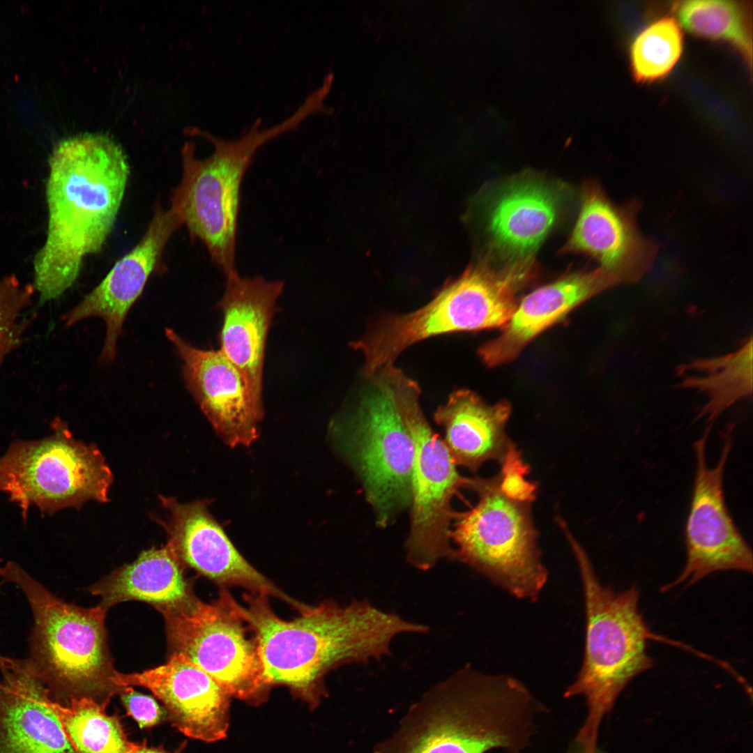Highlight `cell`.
<instances>
[{"label":"cell","instance_id":"cell-1","mask_svg":"<svg viewBox=\"0 0 753 753\" xmlns=\"http://www.w3.org/2000/svg\"><path fill=\"white\" fill-rule=\"evenodd\" d=\"M242 614L256 641L266 684L283 685L314 708L324 695L328 672L347 664L380 660L393 639L429 628L381 609L367 600L328 601L283 620L268 597L243 595Z\"/></svg>","mask_w":753,"mask_h":753},{"label":"cell","instance_id":"cell-2","mask_svg":"<svg viewBox=\"0 0 753 753\" xmlns=\"http://www.w3.org/2000/svg\"><path fill=\"white\" fill-rule=\"evenodd\" d=\"M49 165L47 238L33 262V287L43 303L70 288L84 259L102 250L116 221L130 174L121 146L102 133L61 140Z\"/></svg>","mask_w":753,"mask_h":753},{"label":"cell","instance_id":"cell-3","mask_svg":"<svg viewBox=\"0 0 753 753\" xmlns=\"http://www.w3.org/2000/svg\"><path fill=\"white\" fill-rule=\"evenodd\" d=\"M545 708L517 678L466 665L426 691L374 753H522Z\"/></svg>","mask_w":753,"mask_h":753},{"label":"cell","instance_id":"cell-4","mask_svg":"<svg viewBox=\"0 0 753 753\" xmlns=\"http://www.w3.org/2000/svg\"><path fill=\"white\" fill-rule=\"evenodd\" d=\"M563 532L578 565L586 619L582 664L563 697L585 699L588 713L575 741L583 753H594L602 721L618 697L631 680L653 666L648 641L686 646L655 634L639 611L637 587L618 592L604 585L583 547L568 528Z\"/></svg>","mask_w":753,"mask_h":753},{"label":"cell","instance_id":"cell-5","mask_svg":"<svg viewBox=\"0 0 753 753\" xmlns=\"http://www.w3.org/2000/svg\"><path fill=\"white\" fill-rule=\"evenodd\" d=\"M0 577L17 585L31 607V669L56 703L86 698L107 708L126 687L114 683L105 625L107 609L83 608L54 595L19 564L0 567Z\"/></svg>","mask_w":753,"mask_h":753},{"label":"cell","instance_id":"cell-6","mask_svg":"<svg viewBox=\"0 0 753 753\" xmlns=\"http://www.w3.org/2000/svg\"><path fill=\"white\" fill-rule=\"evenodd\" d=\"M314 103L305 99L282 121L261 128V119L234 139H225L195 127L188 133L207 140L213 153L196 155V145L186 142L181 149L182 175L171 204L178 213L193 240L206 247L213 262L225 277L237 272L236 236L241 186L257 151L271 140L295 130L315 114Z\"/></svg>","mask_w":753,"mask_h":753},{"label":"cell","instance_id":"cell-7","mask_svg":"<svg viewBox=\"0 0 753 753\" xmlns=\"http://www.w3.org/2000/svg\"><path fill=\"white\" fill-rule=\"evenodd\" d=\"M533 275L519 264L478 263L423 307L381 319L366 334L368 351L379 363L393 364L410 346L433 336L504 327L519 304V293Z\"/></svg>","mask_w":753,"mask_h":753},{"label":"cell","instance_id":"cell-8","mask_svg":"<svg viewBox=\"0 0 753 753\" xmlns=\"http://www.w3.org/2000/svg\"><path fill=\"white\" fill-rule=\"evenodd\" d=\"M478 496L469 510L455 512L449 533L450 558L473 569L513 597L535 601L548 581L530 504L509 500L499 476L472 478Z\"/></svg>","mask_w":753,"mask_h":753},{"label":"cell","instance_id":"cell-9","mask_svg":"<svg viewBox=\"0 0 753 753\" xmlns=\"http://www.w3.org/2000/svg\"><path fill=\"white\" fill-rule=\"evenodd\" d=\"M50 427L43 438L12 441L0 457V492L18 506L24 524L32 505L52 515L109 501L113 474L100 450L76 439L60 418Z\"/></svg>","mask_w":753,"mask_h":753},{"label":"cell","instance_id":"cell-10","mask_svg":"<svg viewBox=\"0 0 753 753\" xmlns=\"http://www.w3.org/2000/svg\"><path fill=\"white\" fill-rule=\"evenodd\" d=\"M383 374L413 442L406 558L415 568L426 571L450 556L449 533L455 512L451 501L461 489H469L472 478L460 475L443 439L428 423L420 406L418 383L395 365L385 368Z\"/></svg>","mask_w":753,"mask_h":753},{"label":"cell","instance_id":"cell-11","mask_svg":"<svg viewBox=\"0 0 753 753\" xmlns=\"http://www.w3.org/2000/svg\"><path fill=\"white\" fill-rule=\"evenodd\" d=\"M357 406L332 431L358 474L376 524L386 527L411 503L413 442L379 370L370 376Z\"/></svg>","mask_w":753,"mask_h":753},{"label":"cell","instance_id":"cell-12","mask_svg":"<svg viewBox=\"0 0 753 753\" xmlns=\"http://www.w3.org/2000/svg\"><path fill=\"white\" fill-rule=\"evenodd\" d=\"M165 621L172 654H181L211 676L231 697L262 703L266 684L257 646L238 604L226 588L217 599L188 601L158 609Z\"/></svg>","mask_w":753,"mask_h":753},{"label":"cell","instance_id":"cell-13","mask_svg":"<svg viewBox=\"0 0 753 753\" xmlns=\"http://www.w3.org/2000/svg\"><path fill=\"white\" fill-rule=\"evenodd\" d=\"M711 429L708 427L693 446L696 472L685 529V564L676 579L662 586V592L680 584L693 585L713 572H752V549L736 525L725 501L724 474L733 443L731 429L723 434L717 464L710 466L706 449Z\"/></svg>","mask_w":753,"mask_h":753},{"label":"cell","instance_id":"cell-14","mask_svg":"<svg viewBox=\"0 0 753 753\" xmlns=\"http://www.w3.org/2000/svg\"><path fill=\"white\" fill-rule=\"evenodd\" d=\"M160 499L169 513L164 524L167 544L183 565L222 588L240 586L274 597L298 611L305 607V604L287 595L244 558L209 511L206 499L181 503L172 497Z\"/></svg>","mask_w":753,"mask_h":753},{"label":"cell","instance_id":"cell-15","mask_svg":"<svg viewBox=\"0 0 753 753\" xmlns=\"http://www.w3.org/2000/svg\"><path fill=\"white\" fill-rule=\"evenodd\" d=\"M183 226L177 211L158 204L141 239L120 258L104 279L75 307L66 313L67 326L90 317L101 318L106 335L100 360L112 361L128 312L141 296L150 276L158 265L166 245Z\"/></svg>","mask_w":753,"mask_h":753},{"label":"cell","instance_id":"cell-16","mask_svg":"<svg viewBox=\"0 0 753 753\" xmlns=\"http://www.w3.org/2000/svg\"><path fill=\"white\" fill-rule=\"evenodd\" d=\"M639 209L636 201L616 204L598 184L586 183L578 219L561 252L591 257L621 284L639 282L651 268L657 252V244L639 229Z\"/></svg>","mask_w":753,"mask_h":753},{"label":"cell","instance_id":"cell-17","mask_svg":"<svg viewBox=\"0 0 753 753\" xmlns=\"http://www.w3.org/2000/svg\"><path fill=\"white\" fill-rule=\"evenodd\" d=\"M165 335L183 363L186 386L218 436L231 448L251 446L264 412L254 405L239 370L220 349L197 348L171 328Z\"/></svg>","mask_w":753,"mask_h":753},{"label":"cell","instance_id":"cell-18","mask_svg":"<svg viewBox=\"0 0 753 753\" xmlns=\"http://www.w3.org/2000/svg\"><path fill=\"white\" fill-rule=\"evenodd\" d=\"M114 683L151 690L164 703L171 724L188 737L213 743L227 735L231 696L181 654H172L165 664L142 672L116 671Z\"/></svg>","mask_w":753,"mask_h":753},{"label":"cell","instance_id":"cell-19","mask_svg":"<svg viewBox=\"0 0 753 753\" xmlns=\"http://www.w3.org/2000/svg\"><path fill=\"white\" fill-rule=\"evenodd\" d=\"M226 277L218 307L223 321L220 350L236 367L258 409L263 405V375L268 330L284 282L237 272Z\"/></svg>","mask_w":753,"mask_h":753},{"label":"cell","instance_id":"cell-20","mask_svg":"<svg viewBox=\"0 0 753 753\" xmlns=\"http://www.w3.org/2000/svg\"><path fill=\"white\" fill-rule=\"evenodd\" d=\"M619 284L616 276L599 266L565 274L535 289L519 301L501 333L480 347V358L489 367L512 360L527 344L577 306Z\"/></svg>","mask_w":753,"mask_h":753},{"label":"cell","instance_id":"cell-21","mask_svg":"<svg viewBox=\"0 0 753 753\" xmlns=\"http://www.w3.org/2000/svg\"><path fill=\"white\" fill-rule=\"evenodd\" d=\"M2 674L0 753H77L28 660H15Z\"/></svg>","mask_w":753,"mask_h":753},{"label":"cell","instance_id":"cell-22","mask_svg":"<svg viewBox=\"0 0 753 753\" xmlns=\"http://www.w3.org/2000/svg\"><path fill=\"white\" fill-rule=\"evenodd\" d=\"M509 184L489 213L492 245L508 263L533 261L560 216L567 192L563 185L541 178H522Z\"/></svg>","mask_w":753,"mask_h":753},{"label":"cell","instance_id":"cell-23","mask_svg":"<svg viewBox=\"0 0 753 753\" xmlns=\"http://www.w3.org/2000/svg\"><path fill=\"white\" fill-rule=\"evenodd\" d=\"M511 413L507 401L488 404L476 393L458 390L436 410L443 441L457 466L476 471L490 459L501 461L508 442L505 427Z\"/></svg>","mask_w":753,"mask_h":753},{"label":"cell","instance_id":"cell-24","mask_svg":"<svg viewBox=\"0 0 753 753\" xmlns=\"http://www.w3.org/2000/svg\"><path fill=\"white\" fill-rule=\"evenodd\" d=\"M108 609L127 600H139L155 609L173 606L194 597L183 574V565L167 544L144 551L132 563L113 572L89 588Z\"/></svg>","mask_w":753,"mask_h":753},{"label":"cell","instance_id":"cell-25","mask_svg":"<svg viewBox=\"0 0 753 753\" xmlns=\"http://www.w3.org/2000/svg\"><path fill=\"white\" fill-rule=\"evenodd\" d=\"M752 336L727 354L697 358L678 368L680 388L697 390L706 397L698 418L713 426L725 411L751 397L753 387Z\"/></svg>","mask_w":753,"mask_h":753},{"label":"cell","instance_id":"cell-26","mask_svg":"<svg viewBox=\"0 0 753 753\" xmlns=\"http://www.w3.org/2000/svg\"><path fill=\"white\" fill-rule=\"evenodd\" d=\"M106 708L82 698L66 705L55 702L63 730L77 753H130L129 740L118 715H109Z\"/></svg>","mask_w":753,"mask_h":753},{"label":"cell","instance_id":"cell-27","mask_svg":"<svg viewBox=\"0 0 753 753\" xmlns=\"http://www.w3.org/2000/svg\"><path fill=\"white\" fill-rule=\"evenodd\" d=\"M680 23L697 36L724 40L734 45L749 63L752 38L742 6L724 0H690L676 6Z\"/></svg>","mask_w":753,"mask_h":753},{"label":"cell","instance_id":"cell-28","mask_svg":"<svg viewBox=\"0 0 753 753\" xmlns=\"http://www.w3.org/2000/svg\"><path fill=\"white\" fill-rule=\"evenodd\" d=\"M683 38L677 21L664 17L644 28L630 50L632 74L638 82H652L667 76L679 60Z\"/></svg>","mask_w":753,"mask_h":753},{"label":"cell","instance_id":"cell-29","mask_svg":"<svg viewBox=\"0 0 753 753\" xmlns=\"http://www.w3.org/2000/svg\"><path fill=\"white\" fill-rule=\"evenodd\" d=\"M34 293L33 285L21 284L15 275L0 280V363L22 340L24 314Z\"/></svg>","mask_w":753,"mask_h":753},{"label":"cell","instance_id":"cell-30","mask_svg":"<svg viewBox=\"0 0 753 753\" xmlns=\"http://www.w3.org/2000/svg\"><path fill=\"white\" fill-rule=\"evenodd\" d=\"M499 487L510 501L530 504L536 497L537 485L526 478L529 466L524 462L516 446L509 441L501 459Z\"/></svg>","mask_w":753,"mask_h":753},{"label":"cell","instance_id":"cell-31","mask_svg":"<svg viewBox=\"0 0 753 753\" xmlns=\"http://www.w3.org/2000/svg\"><path fill=\"white\" fill-rule=\"evenodd\" d=\"M120 696L127 714L141 729L155 727L164 720L163 710L152 697L138 692L132 687H127Z\"/></svg>","mask_w":753,"mask_h":753},{"label":"cell","instance_id":"cell-32","mask_svg":"<svg viewBox=\"0 0 753 753\" xmlns=\"http://www.w3.org/2000/svg\"><path fill=\"white\" fill-rule=\"evenodd\" d=\"M185 747V743H183L174 752H169L166 751L162 747L149 746L146 741L144 740L142 743H135L130 753H181Z\"/></svg>","mask_w":753,"mask_h":753},{"label":"cell","instance_id":"cell-33","mask_svg":"<svg viewBox=\"0 0 753 753\" xmlns=\"http://www.w3.org/2000/svg\"><path fill=\"white\" fill-rule=\"evenodd\" d=\"M15 660L8 657H5L0 654V670L3 673L5 671L11 668L14 664Z\"/></svg>","mask_w":753,"mask_h":753},{"label":"cell","instance_id":"cell-34","mask_svg":"<svg viewBox=\"0 0 753 753\" xmlns=\"http://www.w3.org/2000/svg\"><path fill=\"white\" fill-rule=\"evenodd\" d=\"M572 753H583V752H581V750H580L579 749H578V748H577V749L576 750V751H575V752H572ZM594 753H602V752H600V751H599V750H597V751H596L595 752H594Z\"/></svg>","mask_w":753,"mask_h":753}]
</instances>
